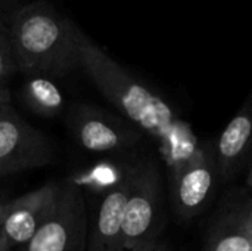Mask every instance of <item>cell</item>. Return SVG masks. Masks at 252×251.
<instances>
[{"label": "cell", "instance_id": "obj_1", "mask_svg": "<svg viewBox=\"0 0 252 251\" xmlns=\"http://www.w3.org/2000/svg\"><path fill=\"white\" fill-rule=\"evenodd\" d=\"M80 70L102 96L114 105L136 129L152 136L158 145L182 120L173 105L149 84L118 64L80 27L77 30Z\"/></svg>", "mask_w": 252, "mask_h": 251}, {"label": "cell", "instance_id": "obj_2", "mask_svg": "<svg viewBox=\"0 0 252 251\" xmlns=\"http://www.w3.org/2000/svg\"><path fill=\"white\" fill-rule=\"evenodd\" d=\"M10 30L18 71L27 77H63L80 70L78 25L47 0L1 15Z\"/></svg>", "mask_w": 252, "mask_h": 251}, {"label": "cell", "instance_id": "obj_3", "mask_svg": "<svg viewBox=\"0 0 252 251\" xmlns=\"http://www.w3.org/2000/svg\"><path fill=\"white\" fill-rule=\"evenodd\" d=\"M161 175L154 160L134 163L133 186L126 206L118 251H145L158 241L161 207Z\"/></svg>", "mask_w": 252, "mask_h": 251}, {"label": "cell", "instance_id": "obj_4", "mask_svg": "<svg viewBox=\"0 0 252 251\" xmlns=\"http://www.w3.org/2000/svg\"><path fill=\"white\" fill-rule=\"evenodd\" d=\"M87 232L86 203L72 182L61 183L56 206L35 235L19 251H83Z\"/></svg>", "mask_w": 252, "mask_h": 251}, {"label": "cell", "instance_id": "obj_5", "mask_svg": "<svg viewBox=\"0 0 252 251\" xmlns=\"http://www.w3.org/2000/svg\"><path fill=\"white\" fill-rule=\"evenodd\" d=\"M53 160L49 139L16 109L6 105L0 109V178L19 172L40 169Z\"/></svg>", "mask_w": 252, "mask_h": 251}, {"label": "cell", "instance_id": "obj_6", "mask_svg": "<svg viewBox=\"0 0 252 251\" xmlns=\"http://www.w3.org/2000/svg\"><path fill=\"white\" fill-rule=\"evenodd\" d=\"M69 124L77 142L93 154L124 152L134 148L142 133L134 126L87 104L75 105L69 114Z\"/></svg>", "mask_w": 252, "mask_h": 251}, {"label": "cell", "instance_id": "obj_7", "mask_svg": "<svg viewBox=\"0 0 252 251\" xmlns=\"http://www.w3.org/2000/svg\"><path fill=\"white\" fill-rule=\"evenodd\" d=\"M61 183H47L9 201L0 223V251L22 249L53 212Z\"/></svg>", "mask_w": 252, "mask_h": 251}, {"label": "cell", "instance_id": "obj_8", "mask_svg": "<svg viewBox=\"0 0 252 251\" xmlns=\"http://www.w3.org/2000/svg\"><path fill=\"white\" fill-rule=\"evenodd\" d=\"M216 173L219 167L205 146L192 160L170 170L173 206L182 220L195 217L205 207L214 189Z\"/></svg>", "mask_w": 252, "mask_h": 251}, {"label": "cell", "instance_id": "obj_9", "mask_svg": "<svg viewBox=\"0 0 252 251\" xmlns=\"http://www.w3.org/2000/svg\"><path fill=\"white\" fill-rule=\"evenodd\" d=\"M133 169L134 164L128 166L123 178L105 192L92 226L87 251H118L124 212L133 186Z\"/></svg>", "mask_w": 252, "mask_h": 251}, {"label": "cell", "instance_id": "obj_10", "mask_svg": "<svg viewBox=\"0 0 252 251\" xmlns=\"http://www.w3.org/2000/svg\"><path fill=\"white\" fill-rule=\"evenodd\" d=\"M252 152V92L229 121L217 143V167L223 179H230Z\"/></svg>", "mask_w": 252, "mask_h": 251}, {"label": "cell", "instance_id": "obj_11", "mask_svg": "<svg viewBox=\"0 0 252 251\" xmlns=\"http://www.w3.org/2000/svg\"><path fill=\"white\" fill-rule=\"evenodd\" d=\"M22 99L31 111L43 117H53L63 108V95L49 77H28L22 87Z\"/></svg>", "mask_w": 252, "mask_h": 251}, {"label": "cell", "instance_id": "obj_12", "mask_svg": "<svg viewBox=\"0 0 252 251\" xmlns=\"http://www.w3.org/2000/svg\"><path fill=\"white\" fill-rule=\"evenodd\" d=\"M201 143L190 124L180 120L176 127L159 143V152L168 167V172L192 160L201 149Z\"/></svg>", "mask_w": 252, "mask_h": 251}, {"label": "cell", "instance_id": "obj_13", "mask_svg": "<svg viewBox=\"0 0 252 251\" xmlns=\"http://www.w3.org/2000/svg\"><path fill=\"white\" fill-rule=\"evenodd\" d=\"M251 238L239 219L232 226H226L216 234L204 251H251Z\"/></svg>", "mask_w": 252, "mask_h": 251}, {"label": "cell", "instance_id": "obj_14", "mask_svg": "<svg viewBox=\"0 0 252 251\" xmlns=\"http://www.w3.org/2000/svg\"><path fill=\"white\" fill-rule=\"evenodd\" d=\"M16 72L19 71L13 52L10 30L6 19L0 15V84H6V81Z\"/></svg>", "mask_w": 252, "mask_h": 251}, {"label": "cell", "instance_id": "obj_15", "mask_svg": "<svg viewBox=\"0 0 252 251\" xmlns=\"http://www.w3.org/2000/svg\"><path fill=\"white\" fill-rule=\"evenodd\" d=\"M34 0H0V15H7L10 12H13L15 9L31 3Z\"/></svg>", "mask_w": 252, "mask_h": 251}, {"label": "cell", "instance_id": "obj_16", "mask_svg": "<svg viewBox=\"0 0 252 251\" xmlns=\"http://www.w3.org/2000/svg\"><path fill=\"white\" fill-rule=\"evenodd\" d=\"M12 102V96L9 89L6 87V84H0V109L6 105H10Z\"/></svg>", "mask_w": 252, "mask_h": 251}, {"label": "cell", "instance_id": "obj_17", "mask_svg": "<svg viewBox=\"0 0 252 251\" xmlns=\"http://www.w3.org/2000/svg\"><path fill=\"white\" fill-rule=\"evenodd\" d=\"M241 219V222H242V225H244V228L250 232L252 235V204L248 207V210L239 217Z\"/></svg>", "mask_w": 252, "mask_h": 251}, {"label": "cell", "instance_id": "obj_18", "mask_svg": "<svg viewBox=\"0 0 252 251\" xmlns=\"http://www.w3.org/2000/svg\"><path fill=\"white\" fill-rule=\"evenodd\" d=\"M145 251H170V249H168V246H167L165 243H162V241L158 240L154 246H151L148 250Z\"/></svg>", "mask_w": 252, "mask_h": 251}, {"label": "cell", "instance_id": "obj_19", "mask_svg": "<svg viewBox=\"0 0 252 251\" xmlns=\"http://www.w3.org/2000/svg\"><path fill=\"white\" fill-rule=\"evenodd\" d=\"M7 207H9V201H0V223L7 212Z\"/></svg>", "mask_w": 252, "mask_h": 251}, {"label": "cell", "instance_id": "obj_20", "mask_svg": "<svg viewBox=\"0 0 252 251\" xmlns=\"http://www.w3.org/2000/svg\"><path fill=\"white\" fill-rule=\"evenodd\" d=\"M247 183H248L250 188H252V164L251 167H250V170H248V175H247Z\"/></svg>", "mask_w": 252, "mask_h": 251}, {"label": "cell", "instance_id": "obj_21", "mask_svg": "<svg viewBox=\"0 0 252 251\" xmlns=\"http://www.w3.org/2000/svg\"><path fill=\"white\" fill-rule=\"evenodd\" d=\"M251 237H252V235H251ZM251 251H252V238H251Z\"/></svg>", "mask_w": 252, "mask_h": 251}]
</instances>
